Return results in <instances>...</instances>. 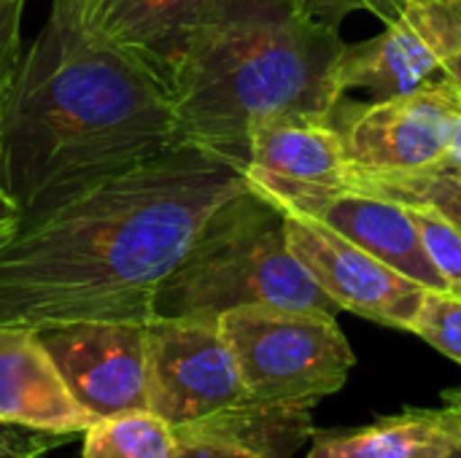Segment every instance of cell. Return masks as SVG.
<instances>
[{
	"label": "cell",
	"instance_id": "6da1fadb",
	"mask_svg": "<svg viewBox=\"0 0 461 458\" xmlns=\"http://www.w3.org/2000/svg\"><path fill=\"white\" fill-rule=\"evenodd\" d=\"M243 167L181 143L19 227L0 248V324L151 321L167 275Z\"/></svg>",
	"mask_w": 461,
	"mask_h": 458
},
{
	"label": "cell",
	"instance_id": "7a4b0ae2",
	"mask_svg": "<svg viewBox=\"0 0 461 458\" xmlns=\"http://www.w3.org/2000/svg\"><path fill=\"white\" fill-rule=\"evenodd\" d=\"M181 143L167 81L135 54L92 40L51 0L19 54L0 121V189L22 227Z\"/></svg>",
	"mask_w": 461,
	"mask_h": 458
},
{
	"label": "cell",
	"instance_id": "3957f363",
	"mask_svg": "<svg viewBox=\"0 0 461 458\" xmlns=\"http://www.w3.org/2000/svg\"><path fill=\"white\" fill-rule=\"evenodd\" d=\"M343 46L300 0H211L167 84L181 140L243 167L254 124L327 119Z\"/></svg>",
	"mask_w": 461,
	"mask_h": 458
},
{
	"label": "cell",
	"instance_id": "277c9868",
	"mask_svg": "<svg viewBox=\"0 0 461 458\" xmlns=\"http://www.w3.org/2000/svg\"><path fill=\"white\" fill-rule=\"evenodd\" d=\"M238 308L340 313L292 254L284 211L249 184L211 213L162 283L154 316L219 321Z\"/></svg>",
	"mask_w": 461,
	"mask_h": 458
},
{
	"label": "cell",
	"instance_id": "5b68a950",
	"mask_svg": "<svg viewBox=\"0 0 461 458\" xmlns=\"http://www.w3.org/2000/svg\"><path fill=\"white\" fill-rule=\"evenodd\" d=\"M246 391L257 402L311 405L340 391L357 356L335 316L238 308L219 319Z\"/></svg>",
	"mask_w": 461,
	"mask_h": 458
},
{
	"label": "cell",
	"instance_id": "8992f818",
	"mask_svg": "<svg viewBox=\"0 0 461 458\" xmlns=\"http://www.w3.org/2000/svg\"><path fill=\"white\" fill-rule=\"evenodd\" d=\"M461 121V92L451 78L367 105L335 124L354 184L413 178L448 167Z\"/></svg>",
	"mask_w": 461,
	"mask_h": 458
},
{
	"label": "cell",
	"instance_id": "52a82bcc",
	"mask_svg": "<svg viewBox=\"0 0 461 458\" xmlns=\"http://www.w3.org/2000/svg\"><path fill=\"white\" fill-rule=\"evenodd\" d=\"M149 410L173 427H189L246 405L251 397L232 348L211 319L146 321Z\"/></svg>",
	"mask_w": 461,
	"mask_h": 458
},
{
	"label": "cell",
	"instance_id": "ba28073f",
	"mask_svg": "<svg viewBox=\"0 0 461 458\" xmlns=\"http://www.w3.org/2000/svg\"><path fill=\"white\" fill-rule=\"evenodd\" d=\"M35 335L92 421L149 410L146 321H68L35 327Z\"/></svg>",
	"mask_w": 461,
	"mask_h": 458
},
{
	"label": "cell",
	"instance_id": "9c48e42d",
	"mask_svg": "<svg viewBox=\"0 0 461 458\" xmlns=\"http://www.w3.org/2000/svg\"><path fill=\"white\" fill-rule=\"evenodd\" d=\"M243 175L281 211L303 216H313L332 197L357 192L338 130L311 116H276L254 124Z\"/></svg>",
	"mask_w": 461,
	"mask_h": 458
},
{
	"label": "cell",
	"instance_id": "30bf717a",
	"mask_svg": "<svg viewBox=\"0 0 461 458\" xmlns=\"http://www.w3.org/2000/svg\"><path fill=\"white\" fill-rule=\"evenodd\" d=\"M284 221L292 254L340 310L411 332L427 294L424 286L362 251L319 219L284 211Z\"/></svg>",
	"mask_w": 461,
	"mask_h": 458
},
{
	"label": "cell",
	"instance_id": "8fae6325",
	"mask_svg": "<svg viewBox=\"0 0 461 458\" xmlns=\"http://www.w3.org/2000/svg\"><path fill=\"white\" fill-rule=\"evenodd\" d=\"M448 78L438 51L427 38L402 16L389 22L384 32L365 43H346L335 65L332 105H348L354 97H362L357 111L397 100L424 89L427 84ZM351 111V113H357ZM330 113V111H327ZM348 113V116H351ZM346 119V116H340ZM335 119V121H340ZM330 121V124H335Z\"/></svg>",
	"mask_w": 461,
	"mask_h": 458
},
{
	"label": "cell",
	"instance_id": "7c38bea8",
	"mask_svg": "<svg viewBox=\"0 0 461 458\" xmlns=\"http://www.w3.org/2000/svg\"><path fill=\"white\" fill-rule=\"evenodd\" d=\"M0 424L57 437L84 435L95 424L65 389L32 327L0 324Z\"/></svg>",
	"mask_w": 461,
	"mask_h": 458
},
{
	"label": "cell",
	"instance_id": "4fadbf2b",
	"mask_svg": "<svg viewBox=\"0 0 461 458\" xmlns=\"http://www.w3.org/2000/svg\"><path fill=\"white\" fill-rule=\"evenodd\" d=\"M97 43L135 54L167 84L211 0H62Z\"/></svg>",
	"mask_w": 461,
	"mask_h": 458
},
{
	"label": "cell",
	"instance_id": "5bb4252c",
	"mask_svg": "<svg viewBox=\"0 0 461 458\" xmlns=\"http://www.w3.org/2000/svg\"><path fill=\"white\" fill-rule=\"evenodd\" d=\"M311 219H319L419 286L429 292H448L402 202L367 192H346L324 202Z\"/></svg>",
	"mask_w": 461,
	"mask_h": 458
},
{
	"label": "cell",
	"instance_id": "9a60e30c",
	"mask_svg": "<svg viewBox=\"0 0 461 458\" xmlns=\"http://www.w3.org/2000/svg\"><path fill=\"white\" fill-rule=\"evenodd\" d=\"M456 443L446 408L408 410L362 429L313 435L305 458H440Z\"/></svg>",
	"mask_w": 461,
	"mask_h": 458
},
{
	"label": "cell",
	"instance_id": "2e32d148",
	"mask_svg": "<svg viewBox=\"0 0 461 458\" xmlns=\"http://www.w3.org/2000/svg\"><path fill=\"white\" fill-rule=\"evenodd\" d=\"M176 432L181 440H216L265 458H292L316 435L311 405H273L257 400L205 421L176 427Z\"/></svg>",
	"mask_w": 461,
	"mask_h": 458
},
{
	"label": "cell",
	"instance_id": "e0dca14e",
	"mask_svg": "<svg viewBox=\"0 0 461 458\" xmlns=\"http://www.w3.org/2000/svg\"><path fill=\"white\" fill-rule=\"evenodd\" d=\"M181 437L154 410H130L95 421L84 432L81 458H176Z\"/></svg>",
	"mask_w": 461,
	"mask_h": 458
},
{
	"label": "cell",
	"instance_id": "ac0fdd59",
	"mask_svg": "<svg viewBox=\"0 0 461 458\" xmlns=\"http://www.w3.org/2000/svg\"><path fill=\"white\" fill-rule=\"evenodd\" d=\"M419 229L424 251L443 275L451 294L461 297V227L427 202H402Z\"/></svg>",
	"mask_w": 461,
	"mask_h": 458
},
{
	"label": "cell",
	"instance_id": "d6986e66",
	"mask_svg": "<svg viewBox=\"0 0 461 458\" xmlns=\"http://www.w3.org/2000/svg\"><path fill=\"white\" fill-rule=\"evenodd\" d=\"M357 192L389 197L397 202H427L461 227V178H451L443 173L413 175V178H375V181H362Z\"/></svg>",
	"mask_w": 461,
	"mask_h": 458
},
{
	"label": "cell",
	"instance_id": "ffe728a7",
	"mask_svg": "<svg viewBox=\"0 0 461 458\" xmlns=\"http://www.w3.org/2000/svg\"><path fill=\"white\" fill-rule=\"evenodd\" d=\"M424 343L438 348L443 356L461 364V297L451 292H429L411 327Z\"/></svg>",
	"mask_w": 461,
	"mask_h": 458
},
{
	"label": "cell",
	"instance_id": "44dd1931",
	"mask_svg": "<svg viewBox=\"0 0 461 458\" xmlns=\"http://www.w3.org/2000/svg\"><path fill=\"white\" fill-rule=\"evenodd\" d=\"M27 0H3L0 3V121L8 100V89L16 73L22 54V16Z\"/></svg>",
	"mask_w": 461,
	"mask_h": 458
},
{
	"label": "cell",
	"instance_id": "7402d4cb",
	"mask_svg": "<svg viewBox=\"0 0 461 458\" xmlns=\"http://www.w3.org/2000/svg\"><path fill=\"white\" fill-rule=\"evenodd\" d=\"M300 3L313 19L338 27L343 22V16H348L354 11H367V13L384 19L386 24L397 22V19H402L411 0H300Z\"/></svg>",
	"mask_w": 461,
	"mask_h": 458
},
{
	"label": "cell",
	"instance_id": "603a6c76",
	"mask_svg": "<svg viewBox=\"0 0 461 458\" xmlns=\"http://www.w3.org/2000/svg\"><path fill=\"white\" fill-rule=\"evenodd\" d=\"M59 443L62 437L57 435H43V432H30V429L0 424V458H43Z\"/></svg>",
	"mask_w": 461,
	"mask_h": 458
},
{
	"label": "cell",
	"instance_id": "cb8c5ba5",
	"mask_svg": "<svg viewBox=\"0 0 461 458\" xmlns=\"http://www.w3.org/2000/svg\"><path fill=\"white\" fill-rule=\"evenodd\" d=\"M176 458H265L216 440H181Z\"/></svg>",
	"mask_w": 461,
	"mask_h": 458
},
{
	"label": "cell",
	"instance_id": "d4e9b609",
	"mask_svg": "<svg viewBox=\"0 0 461 458\" xmlns=\"http://www.w3.org/2000/svg\"><path fill=\"white\" fill-rule=\"evenodd\" d=\"M19 227H22V216L11 202V197L0 189V248L19 232Z\"/></svg>",
	"mask_w": 461,
	"mask_h": 458
},
{
	"label": "cell",
	"instance_id": "484cf974",
	"mask_svg": "<svg viewBox=\"0 0 461 458\" xmlns=\"http://www.w3.org/2000/svg\"><path fill=\"white\" fill-rule=\"evenodd\" d=\"M443 408H446V413L451 418V427H454V432H456L461 443V386L459 389H448L443 394Z\"/></svg>",
	"mask_w": 461,
	"mask_h": 458
},
{
	"label": "cell",
	"instance_id": "4316f807",
	"mask_svg": "<svg viewBox=\"0 0 461 458\" xmlns=\"http://www.w3.org/2000/svg\"><path fill=\"white\" fill-rule=\"evenodd\" d=\"M443 70H446V76L459 86L461 92V49L456 54H451V57H446L443 59Z\"/></svg>",
	"mask_w": 461,
	"mask_h": 458
},
{
	"label": "cell",
	"instance_id": "83f0119b",
	"mask_svg": "<svg viewBox=\"0 0 461 458\" xmlns=\"http://www.w3.org/2000/svg\"><path fill=\"white\" fill-rule=\"evenodd\" d=\"M440 458H461V443H456V445H454V448H451L448 454H443Z\"/></svg>",
	"mask_w": 461,
	"mask_h": 458
},
{
	"label": "cell",
	"instance_id": "f1b7e54d",
	"mask_svg": "<svg viewBox=\"0 0 461 458\" xmlns=\"http://www.w3.org/2000/svg\"><path fill=\"white\" fill-rule=\"evenodd\" d=\"M0 3H3V0H0Z\"/></svg>",
	"mask_w": 461,
	"mask_h": 458
}]
</instances>
